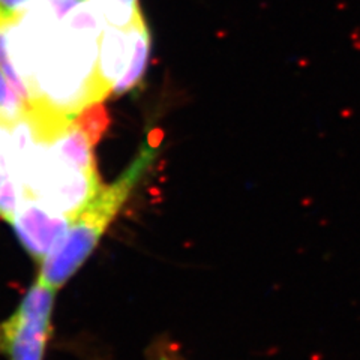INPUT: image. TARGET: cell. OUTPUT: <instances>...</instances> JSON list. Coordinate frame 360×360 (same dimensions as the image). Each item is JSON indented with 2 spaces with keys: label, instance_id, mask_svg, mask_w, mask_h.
Returning a JSON list of instances; mask_svg holds the SVG:
<instances>
[{
  "label": "cell",
  "instance_id": "1",
  "mask_svg": "<svg viewBox=\"0 0 360 360\" xmlns=\"http://www.w3.org/2000/svg\"><path fill=\"white\" fill-rule=\"evenodd\" d=\"M153 158L155 150L149 146H143L137 158L119 179L110 185H103L92 201L72 218L63 238L45 257L38 281L58 291L77 274L116 219Z\"/></svg>",
  "mask_w": 360,
  "mask_h": 360
},
{
  "label": "cell",
  "instance_id": "2",
  "mask_svg": "<svg viewBox=\"0 0 360 360\" xmlns=\"http://www.w3.org/2000/svg\"><path fill=\"white\" fill-rule=\"evenodd\" d=\"M54 297L56 290L37 281L17 311L2 323L5 352L11 360H44L50 340Z\"/></svg>",
  "mask_w": 360,
  "mask_h": 360
},
{
  "label": "cell",
  "instance_id": "3",
  "mask_svg": "<svg viewBox=\"0 0 360 360\" xmlns=\"http://www.w3.org/2000/svg\"><path fill=\"white\" fill-rule=\"evenodd\" d=\"M26 251L41 264L63 238L71 219L42 207L37 201L21 200L9 222Z\"/></svg>",
  "mask_w": 360,
  "mask_h": 360
},
{
  "label": "cell",
  "instance_id": "4",
  "mask_svg": "<svg viewBox=\"0 0 360 360\" xmlns=\"http://www.w3.org/2000/svg\"><path fill=\"white\" fill-rule=\"evenodd\" d=\"M132 53L131 29L123 30L105 26L99 41L96 63V86L99 99L112 94L116 83L125 74Z\"/></svg>",
  "mask_w": 360,
  "mask_h": 360
},
{
  "label": "cell",
  "instance_id": "5",
  "mask_svg": "<svg viewBox=\"0 0 360 360\" xmlns=\"http://www.w3.org/2000/svg\"><path fill=\"white\" fill-rule=\"evenodd\" d=\"M21 201L15 174L13 134L11 127L0 122V218L11 222Z\"/></svg>",
  "mask_w": 360,
  "mask_h": 360
},
{
  "label": "cell",
  "instance_id": "6",
  "mask_svg": "<svg viewBox=\"0 0 360 360\" xmlns=\"http://www.w3.org/2000/svg\"><path fill=\"white\" fill-rule=\"evenodd\" d=\"M131 33H132L131 59L125 74L120 77V80L116 83L115 89H112V94L117 96L129 92V90L135 89L141 83L146 66H148V60H149L150 33L148 26H146L143 14H140L137 20H135V22L131 27Z\"/></svg>",
  "mask_w": 360,
  "mask_h": 360
},
{
  "label": "cell",
  "instance_id": "7",
  "mask_svg": "<svg viewBox=\"0 0 360 360\" xmlns=\"http://www.w3.org/2000/svg\"><path fill=\"white\" fill-rule=\"evenodd\" d=\"M103 17L105 26L128 30L141 14L139 0H89Z\"/></svg>",
  "mask_w": 360,
  "mask_h": 360
},
{
  "label": "cell",
  "instance_id": "8",
  "mask_svg": "<svg viewBox=\"0 0 360 360\" xmlns=\"http://www.w3.org/2000/svg\"><path fill=\"white\" fill-rule=\"evenodd\" d=\"M74 123L87 135L92 144L96 146L101 137H103L104 132L107 131L110 125V119L104 105L101 103H95L87 105L78 112L74 117Z\"/></svg>",
  "mask_w": 360,
  "mask_h": 360
},
{
  "label": "cell",
  "instance_id": "9",
  "mask_svg": "<svg viewBox=\"0 0 360 360\" xmlns=\"http://www.w3.org/2000/svg\"><path fill=\"white\" fill-rule=\"evenodd\" d=\"M26 105L27 101L20 96L17 90L11 86L6 75L0 70V122L11 127L25 115Z\"/></svg>",
  "mask_w": 360,
  "mask_h": 360
},
{
  "label": "cell",
  "instance_id": "10",
  "mask_svg": "<svg viewBox=\"0 0 360 360\" xmlns=\"http://www.w3.org/2000/svg\"><path fill=\"white\" fill-rule=\"evenodd\" d=\"M37 2L41 0H0V11L9 18H17Z\"/></svg>",
  "mask_w": 360,
  "mask_h": 360
},
{
  "label": "cell",
  "instance_id": "11",
  "mask_svg": "<svg viewBox=\"0 0 360 360\" xmlns=\"http://www.w3.org/2000/svg\"><path fill=\"white\" fill-rule=\"evenodd\" d=\"M153 360H184V357L170 344H162L155 348Z\"/></svg>",
  "mask_w": 360,
  "mask_h": 360
},
{
  "label": "cell",
  "instance_id": "12",
  "mask_svg": "<svg viewBox=\"0 0 360 360\" xmlns=\"http://www.w3.org/2000/svg\"><path fill=\"white\" fill-rule=\"evenodd\" d=\"M0 350H4V352H5V336H4L2 324H0Z\"/></svg>",
  "mask_w": 360,
  "mask_h": 360
}]
</instances>
